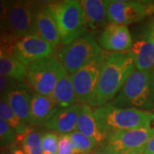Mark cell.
Segmentation results:
<instances>
[{"mask_svg":"<svg viewBox=\"0 0 154 154\" xmlns=\"http://www.w3.org/2000/svg\"><path fill=\"white\" fill-rule=\"evenodd\" d=\"M4 96L17 117L29 124L31 97L25 89V85L12 89Z\"/></svg>","mask_w":154,"mask_h":154,"instance_id":"d6986e66","label":"cell"},{"mask_svg":"<svg viewBox=\"0 0 154 154\" xmlns=\"http://www.w3.org/2000/svg\"><path fill=\"white\" fill-rule=\"evenodd\" d=\"M59 109L52 97L34 94L31 97L29 124H45L51 116Z\"/></svg>","mask_w":154,"mask_h":154,"instance_id":"2e32d148","label":"cell"},{"mask_svg":"<svg viewBox=\"0 0 154 154\" xmlns=\"http://www.w3.org/2000/svg\"><path fill=\"white\" fill-rule=\"evenodd\" d=\"M48 7L55 19L63 44H70L86 34L87 23L80 1L66 0L48 4Z\"/></svg>","mask_w":154,"mask_h":154,"instance_id":"277c9868","label":"cell"},{"mask_svg":"<svg viewBox=\"0 0 154 154\" xmlns=\"http://www.w3.org/2000/svg\"><path fill=\"white\" fill-rule=\"evenodd\" d=\"M14 38L9 36L0 39V57L4 56H13V49L16 42H13Z\"/></svg>","mask_w":154,"mask_h":154,"instance_id":"f1b7e54d","label":"cell"},{"mask_svg":"<svg viewBox=\"0 0 154 154\" xmlns=\"http://www.w3.org/2000/svg\"><path fill=\"white\" fill-rule=\"evenodd\" d=\"M76 130L87 137L94 140L99 146L105 143V136L99 128L98 122L94 116V109L90 105H82Z\"/></svg>","mask_w":154,"mask_h":154,"instance_id":"e0dca14e","label":"cell"},{"mask_svg":"<svg viewBox=\"0 0 154 154\" xmlns=\"http://www.w3.org/2000/svg\"><path fill=\"white\" fill-rule=\"evenodd\" d=\"M110 104L150 111L154 107V71L134 70Z\"/></svg>","mask_w":154,"mask_h":154,"instance_id":"3957f363","label":"cell"},{"mask_svg":"<svg viewBox=\"0 0 154 154\" xmlns=\"http://www.w3.org/2000/svg\"><path fill=\"white\" fill-rule=\"evenodd\" d=\"M94 113L105 139L110 133L151 128L154 122V113L151 111L116 107L110 103L94 109Z\"/></svg>","mask_w":154,"mask_h":154,"instance_id":"7a4b0ae2","label":"cell"},{"mask_svg":"<svg viewBox=\"0 0 154 154\" xmlns=\"http://www.w3.org/2000/svg\"><path fill=\"white\" fill-rule=\"evenodd\" d=\"M0 118L8 122L18 135L24 134L25 136L28 132H30L28 130V123L17 117L4 95L0 96Z\"/></svg>","mask_w":154,"mask_h":154,"instance_id":"7402d4cb","label":"cell"},{"mask_svg":"<svg viewBox=\"0 0 154 154\" xmlns=\"http://www.w3.org/2000/svg\"><path fill=\"white\" fill-rule=\"evenodd\" d=\"M51 97L59 108H66L77 104L71 78L63 65H61L59 69L57 83Z\"/></svg>","mask_w":154,"mask_h":154,"instance_id":"ac0fdd59","label":"cell"},{"mask_svg":"<svg viewBox=\"0 0 154 154\" xmlns=\"http://www.w3.org/2000/svg\"><path fill=\"white\" fill-rule=\"evenodd\" d=\"M144 154H154V134L144 146Z\"/></svg>","mask_w":154,"mask_h":154,"instance_id":"1f68e13d","label":"cell"},{"mask_svg":"<svg viewBox=\"0 0 154 154\" xmlns=\"http://www.w3.org/2000/svg\"><path fill=\"white\" fill-rule=\"evenodd\" d=\"M107 20L110 23L128 25L154 13V2L107 0Z\"/></svg>","mask_w":154,"mask_h":154,"instance_id":"ba28073f","label":"cell"},{"mask_svg":"<svg viewBox=\"0 0 154 154\" xmlns=\"http://www.w3.org/2000/svg\"><path fill=\"white\" fill-rule=\"evenodd\" d=\"M132 57L137 70H151L154 66V45L147 33L134 42L128 51Z\"/></svg>","mask_w":154,"mask_h":154,"instance_id":"9a60e30c","label":"cell"},{"mask_svg":"<svg viewBox=\"0 0 154 154\" xmlns=\"http://www.w3.org/2000/svg\"><path fill=\"white\" fill-rule=\"evenodd\" d=\"M53 51L54 47L51 45L36 34L30 33L16 41L13 56L22 64L28 66L35 61L50 57Z\"/></svg>","mask_w":154,"mask_h":154,"instance_id":"30bf717a","label":"cell"},{"mask_svg":"<svg viewBox=\"0 0 154 154\" xmlns=\"http://www.w3.org/2000/svg\"><path fill=\"white\" fill-rule=\"evenodd\" d=\"M34 9L33 4L24 1L11 2L3 32L15 39L32 33Z\"/></svg>","mask_w":154,"mask_h":154,"instance_id":"9c48e42d","label":"cell"},{"mask_svg":"<svg viewBox=\"0 0 154 154\" xmlns=\"http://www.w3.org/2000/svg\"><path fill=\"white\" fill-rule=\"evenodd\" d=\"M107 55V51H102L96 58L80 69L78 71L70 75L72 84L75 93L77 104H90L94 97L99 75Z\"/></svg>","mask_w":154,"mask_h":154,"instance_id":"8992f818","label":"cell"},{"mask_svg":"<svg viewBox=\"0 0 154 154\" xmlns=\"http://www.w3.org/2000/svg\"><path fill=\"white\" fill-rule=\"evenodd\" d=\"M43 154H58V135L54 131L45 132L41 135Z\"/></svg>","mask_w":154,"mask_h":154,"instance_id":"d4e9b609","label":"cell"},{"mask_svg":"<svg viewBox=\"0 0 154 154\" xmlns=\"http://www.w3.org/2000/svg\"><path fill=\"white\" fill-rule=\"evenodd\" d=\"M61 65L60 61L55 57L35 61L28 65L27 79L36 94L48 97L52 96L57 83Z\"/></svg>","mask_w":154,"mask_h":154,"instance_id":"52a82bcc","label":"cell"},{"mask_svg":"<svg viewBox=\"0 0 154 154\" xmlns=\"http://www.w3.org/2000/svg\"><path fill=\"white\" fill-rule=\"evenodd\" d=\"M92 154H118L117 152H116L114 150H112L110 148L109 146H107L106 145L103 144L102 146H100L99 148L96 149L94 152H92Z\"/></svg>","mask_w":154,"mask_h":154,"instance_id":"4dcf8cb0","label":"cell"},{"mask_svg":"<svg viewBox=\"0 0 154 154\" xmlns=\"http://www.w3.org/2000/svg\"><path fill=\"white\" fill-rule=\"evenodd\" d=\"M10 5H11V2L0 0V29L2 31H3V27L5 22L9 8H10Z\"/></svg>","mask_w":154,"mask_h":154,"instance_id":"f546056e","label":"cell"},{"mask_svg":"<svg viewBox=\"0 0 154 154\" xmlns=\"http://www.w3.org/2000/svg\"><path fill=\"white\" fill-rule=\"evenodd\" d=\"M94 37L88 33L64 45L58 53V60L69 74H74L101 53Z\"/></svg>","mask_w":154,"mask_h":154,"instance_id":"5b68a950","label":"cell"},{"mask_svg":"<svg viewBox=\"0 0 154 154\" xmlns=\"http://www.w3.org/2000/svg\"><path fill=\"white\" fill-rule=\"evenodd\" d=\"M134 59L128 51L108 52L94 97L88 105L97 108L110 103L134 71Z\"/></svg>","mask_w":154,"mask_h":154,"instance_id":"6da1fadb","label":"cell"},{"mask_svg":"<svg viewBox=\"0 0 154 154\" xmlns=\"http://www.w3.org/2000/svg\"><path fill=\"white\" fill-rule=\"evenodd\" d=\"M6 36H8V35H6L5 33H4L1 29H0V39L3 38H5V37H6Z\"/></svg>","mask_w":154,"mask_h":154,"instance_id":"d590c367","label":"cell"},{"mask_svg":"<svg viewBox=\"0 0 154 154\" xmlns=\"http://www.w3.org/2000/svg\"><path fill=\"white\" fill-rule=\"evenodd\" d=\"M153 134L152 127L116 131L106 135L104 144L120 154L127 151L143 148Z\"/></svg>","mask_w":154,"mask_h":154,"instance_id":"8fae6325","label":"cell"},{"mask_svg":"<svg viewBox=\"0 0 154 154\" xmlns=\"http://www.w3.org/2000/svg\"><path fill=\"white\" fill-rule=\"evenodd\" d=\"M120 154H144V147L140 149H136V150H131V151H127L123 152Z\"/></svg>","mask_w":154,"mask_h":154,"instance_id":"d6a6232c","label":"cell"},{"mask_svg":"<svg viewBox=\"0 0 154 154\" xmlns=\"http://www.w3.org/2000/svg\"><path fill=\"white\" fill-rule=\"evenodd\" d=\"M5 154H25V153H24L23 150H22V149L16 148V149H14V150H11V151H10V152H6V153Z\"/></svg>","mask_w":154,"mask_h":154,"instance_id":"e575fe53","label":"cell"},{"mask_svg":"<svg viewBox=\"0 0 154 154\" xmlns=\"http://www.w3.org/2000/svg\"><path fill=\"white\" fill-rule=\"evenodd\" d=\"M99 43L105 51L122 52L130 49L134 42L127 26L110 23L103 29Z\"/></svg>","mask_w":154,"mask_h":154,"instance_id":"7c38bea8","label":"cell"},{"mask_svg":"<svg viewBox=\"0 0 154 154\" xmlns=\"http://www.w3.org/2000/svg\"><path fill=\"white\" fill-rule=\"evenodd\" d=\"M69 135L71 139L75 154H90L96 150L98 144L79 131L75 130Z\"/></svg>","mask_w":154,"mask_h":154,"instance_id":"603a6c76","label":"cell"},{"mask_svg":"<svg viewBox=\"0 0 154 154\" xmlns=\"http://www.w3.org/2000/svg\"><path fill=\"white\" fill-rule=\"evenodd\" d=\"M80 4L82 7L87 27L96 30L105 26L107 20L106 1L82 0Z\"/></svg>","mask_w":154,"mask_h":154,"instance_id":"ffe728a7","label":"cell"},{"mask_svg":"<svg viewBox=\"0 0 154 154\" xmlns=\"http://www.w3.org/2000/svg\"><path fill=\"white\" fill-rule=\"evenodd\" d=\"M32 33L43 38L53 47L61 42L58 28L48 5L34 9Z\"/></svg>","mask_w":154,"mask_h":154,"instance_id":"4fadbf2b","label":"cell"},{"mask_svg":"<svg viewBox=\"0 0 154 154\" xmlns=\"http://www.w3.org/2000/svg\"><path fill=\"white\" fill-rule=\"evenodd\" d=\"M82 105L76 104L66 108H59L44 125L59 134H69L75 131Z\"/></svg>","mask_w":154,"mask_h":154,"instance_id":"5bb4252c","label":"cell"},{"mask_svg":"<svg viewBox=\"0 0 154 154\" xmlns=\"http://www.w3.org/2000/svg\"><path fill=\"white\" fill-rule=\"evenodd\" d=\"M58 154H75L69 134H60L58 136Z\"/></svg>","mask_w":154,"mask_h":154,"instance_id":"4316f807","label":"cell"},{"mask_svg":"<svg viewBox=\"0 0 154 154\" xmlns=\"http://www.w3.org/2000/svg\"><path fill=\"white\" fill-rule=\"evenodd\" d=\"M22 149L25 154H43L41 134L37 131L28 132L22 139Z\"/></svg>","mask_w":154,"mask_h":154,"instance_id":"cb8c5ba5","label":"cell"},{"mask_svg":"<svg viewBox=\"0 0 154 154\" xmlns=\"http://www.w3.org/2000/svg\"><path fill=\"white\" fill-rule=\"evenodd\" d=\"M147 34H148L149 38L152 41V43L154 45V22L152 23L150 30H149V32H147Z\"/></svg>","mask_w":154,"mask_h":154,"instance_id":"836d02e7","label":"cell"},{"mask_svg":"<svg viewBox=\"0 0 154 154\" xmlns=\"http://www.w3.org/2000/svg\"><path fill=\"white\" fill-rule=\"evenodd\" d=\"M0 75L22 82L28 75V68L14 56L0 57Z\"/></svg>","mask_w":154,"mask_h":154,"instance_id":"44dd1931","label":"cell"},{"mask_svg":"<svg viewBox=\"0 0 154 154\" xmlns=\"http://www.w3.org/2000/svg\"><path fill=\"white\" fill-rule=\"evenodd\" d=\"M22 85L24 84L10 77L0 75V96H3L12 89L19 88Z\"/></svg>","mask_w":154,"mask_h":154,"instance_id":"83f0119b","label":"cell"},{"mask_svg":"<svg viewBox=\"0 0 154 154\" xmlns=\"http://www.w3.org/2000/svg\"><path fill=\"white\" fill-rule=\"evenodd\" d=\"M17 140V134L12 127L0 118V146L13 143Z\"/></svg>","mask_w":154,"mask_h":154,"instance_id":"484cf974","label":"cell"}]
</instances>
